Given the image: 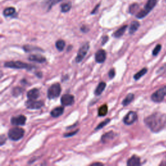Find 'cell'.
Wrapping results in <instances>:
<instances>
[{"mask_svg":"<svg viewBox=\"0 0 166 166\" xmlns=\"http://www.w3.org/2000/svg\"><path fill=\"white\" fill-rule=\"evenodd\" d=\"M74 96L73 95L69 94V93H66V94L63 95L61 99V104L64 106H71L74 103Z\"/></svg>","mask_w":166,"mask_h":166,"instance_id":"obj_10","label":"cell"},{"mask_svg":"<svg viewBox=\"0 0 166 166\" xmlns=\"http://www.w3.org/2000/svg\"><path fill=\"white\" fill-rule=\"evenodd\" d=\"M26 122V117L23 115H19L18 116L12 117L11 119L12 125L16 126L24 125Z\"/></svg>","mask_w":166,"mask_h":166,"instance_id":"obj_11","label":"cell"},{"mask_svg":"<svg viewBox=\"0 0 166 166\" xmlns=\"http://www.w3.org/2000/svg\"><path fill=\"white\" fill-rule=\"evenodd\" d=\"M134 95L133 93H129L127 97L124 99V100L122 102V105L123 106H127L129 105L132 101L134 100Z\"/></svg>","mask_w":166,"mask_h":166,"instance_id":"obj_21","label":"cell"},{"mask_svg":"<svg viewBox=\"0 0 166 166\" xmlns=\"http://www.w3.org/2000/svg\"><path fill=\"white\" fill-rule=\"evenodd\" d=\"M138 119V115L134 111H130L123 118V122L125 125H130L134 123Z\"/></svg>","mask_w":166,"mask_h":166,"instance_id":"obj_8","label":"cell"},{"mask_svg":"<svg viewBox=\"0 0 166 166\" xmlns=\"http://www.w3.org/2000/svg\"><path fill=\"white\" fill-rule=\"evenodd\" d=\"M6 137L5 136H4L3 134L1 136V138H0V142H1V143H0V145L1 146H3V145L6 142Z\"/></svg>","mask_w":166,"mask_h":166,"instance_id":"obj_34","label":"cell"},{"mask_svg":"<svg viewBox=\"0 0 166 166\" xmlns=\"http://www.w3.org/2000/svg\"><path fill=\"white\" fill-rule=\"evenodd\" d=\"M29 61H32V62H36L38 63H44L46 61V58L43 57L39 55H30L28 58Z\"/></svg>","mask_w":166,"mask_h":166,"instance_id":"obj_14","label":"cell"},{"mask_svg":"<svg viewBox=\"0 0 166 166\" xmlns=\"http://www.w3.org/2000/svg\"><path fill=\"white\" fill-rule=\"evenodd\" d=\"M79 131V130H77L74 132H71V133H66V134H64V137H70V136H74L77 133V132Z\"/></svg>","mask_w":166,"mask_h":166,"instance_id":"obj_35","label":"cell"},{"mask_svg":"<svg viewBox=\"0 0 166 166\" xmlns=\"http://www.w3.org/2000/svg\"><path fill=\"white\" fill-rule=\"evenodd\" d=\"M108 38L107 36H105L104 37H103V40H102V45H105L106 43V42L108 41Z\"/></svg>","mask_w":166,"mask_h":166,"instance_id":"obj_36","label":"cell"},{"mask_svg":"<svg viewBox=\"0 0 166 166\" xmlns=\"http://www.w3.org/2000/svg\"><path fill=\"white\" fill-rule=\"evenodd\" d=\"M93 165H102L101 163H95V164H92Z\"/></svg>","mask_w":166,"mask_h":166,"instance_id":"obj_39","label":"cell"},{"mask_svg":"<svg viewBox=\"0 0 166 166\" xmlns=\"http://www.w3.org/2000/svg\"><path fill=\"white\" fill-rule=\"evenodd\" d=\"M99 5H100L99 4V5H97L95 7L94 9H93V11L92 12V14H95V13H96V12L97 11V9H98V7H99Z\"/></svg>","mask_w":166,"mask_h":166,"instance_id":"obj_37","label":"cell"},{"mask_svg":"<svg viewBox=\"0 0 166 166\" xmlns=\"http://www.w3.org/2000/svg\"><path fill=\"white\" fill-rule=\"evenodd\" d=\"M141 165L140 162V158L136 155H134L127 161V165L129 166H136Z\"/></svg>","mask_w":166,"mask_h":166,"instance_id":"obj_15","label":"cell"},{"mask_svg":"<svg viewBox=\"0 0 166 166\" xmlns=\"http://www.w3.org/2000/svg\"><path fill=\"white\" fill-rule=\"evenodd\" d=\"M145 123L154 133L161 131L166 126V115L154 113L145 119Z\"/></svg>","mask_w":166,"mask_h":166,"instance_id":"obj_1","label":"cell"},{"mask_svg":"<svg viewBox=\"0 0 166 166\" xmlns=\"http://www.w3.org/2000/svg\"><path fill=\"white\" fill-rule=\"evenodd\" d=\"M147 72V68H143L142 70H141L140 71H139L138 73H136L134 75V79L135 80H138L140 78L143 77L144 75H146V73Z\"/></svg>","mask_w":166,"mask_h":166,"instance_id":"obj_24","label":"cell"},{"mask_svg":"<svg viewBox=\"0 0 166 166\" xmlns=\"http://www.w3.org/2000/svg\"><path fill=\"white\" fill-rule=\"evenodd\" d=\"M157 2V0H148V2L146 6L144 7L143 9L140 11L138 13L136 14V18L139 19L143 18L144 17H146L149 12L155 7Z\"/></svg>","mask_w":166,"mask_h":166,"instance_id":"obj_3","label":"cell"},{"mask_svg":"<svg viewBox=\"0 0 166 166\" xmlns=\"http://www.w3.org/2000/svg\"><path fill=\"white\" fill-rule=\"evenodd\" d=\"M138 8H139V5L137 3H134V4H133V5H131L129 7L130 13L132 14H134L135 12L137 11V10L138 9Z\"/></svg>","mask_w":166,"mask_h":166,"instance_id":"obj_29","label":"cell"},{"mask_svg":"<svg viewBox=\"0 0 166 166\" xmlns=\"http://www.w3.org/2000/svg\"><path fill=\"white\" fill-rule=\"evenodd\" d=\"M71 8V4L70 3H64L61 5V11L62 12H67L69 11Z\"/></svg>","mask_w":166,"mask_h":166,"instance_id":"obj_27","label":"cell"},{"mask_svg":"<svg viewBox=\"0 0 166 166\" xmlns=\"http://www.w3.org/2000/svg\"><path fill=\"white\" fill-rule=\"evenodd\" d=\"M166 96V86L160 88L159 90L152 93L151 96V99L155 103H160Z\"/></svg>","mask_w":166,"mask_h":166,"instance_id":"obj_6","label":"cell"},{"mask_svg":"<svg viewBox=\"0 0 166 166\" xmlns=\"http://www.w3.org/2000/svg\"><path fill=\"white\" fill-rule=\"evenodd\" d=\"M4 66L8 68H14V69H25L27 70H32L33 67H35L32 65L25 64L20 61H10L7 62L4 64Z\"/></svg>","mask_w":166,"mask_h":166,"instance_id":"obj_2","label":"cell"},{"mask_svg":"<svg viewBox=\"0 0 166 166\" xmlns=\"http://www.w3.org/2000/svg\"><path fill=\"white\" fill-rule=\"evenodd\" d=\"M127 28V25H123V27H121V28L117 29V30L113 34V36L115 38H120V37H121L123 35V34L125 33Z\"/></svg>","mask_w":166,"mask_h":166,"instance_id":"obj_19","label":"cell"},{"mask_svg":"<svg viewBox=\"0 0 166 166\" xmlns=\"http://www.w3.org/2000/svg\"><path fill=\"white\" fill-rule=\"evenodd\" d=\"M55 45H56V48L59 52H62L65 48L66 43L63 40H58V41H57Z\"/></svg>","mask_w":166,"mask_h":166,"instance_id":"obj_25","label":"cell"},{"mask_svg":"<svg viewBox=\"0 0 166 166\" xmlns=\"http://www.w3.org/2000/svg\"><path fill=\"white\" fill-rule=\"evenodd\" d=\"M106 58V52L103 49L97 51L95 55V60L97 63H103L105 61Z\"/></svg>","mask_w":166,"mask_h":166,"instance_id":"obj_12","label":"cell"},{"mask_svg":"<svg viewBox=\"0 0 166 166\" xmlns=\"http://www.w3.org/2000/svg\"><path fill=\"white\" fill-rule=\"evenodd\" d=\"M161 48V45L160 44H158L156 47L154 49V50L152 51V55H154V56H156L159 53V52H160Z\"/></svg>","mask_w":166,"mask_h":166,"instance_id":"obj_31","label":"cell"},{"mask_svg":"<svg viewBox=\"0 0 166 166\" xmlns=\"http://www.w3.org/2000/svg\"><path fill=\"white\" fill-rule=\"evenodd\" d=\"M61 1L62 0H45L44 3L46 5H48L49 9H50V8L52 7V6H53L54 5H55V4H57Z\"/></svg>","mask_w":166,"mask_h":166,"instance_id":"obj_26","label":"cell"},{"mask_svg":"<svg viewBox=\"0 0 166 166\" xmlns=\"http://www.w3.org/2000/svg\"><path fill=\"white\" fill-rule=\"evenodd\" d=\"M23 49H24V51L25 52H31V51H33V50L42 51V49H41L40 48H37V47L36 48V47H35V46H31V45H24Z\"/></svg>","mask_w":166,"mask_h":166,"instance_id":"obj_28","label":"cell"},{"mask_svg":"<svg viewBox=\"0 0 166 166\" xmlns=\"http://www.w3.org/2000/svg\"><path fill=\"white\" fill-rule=\"evenodd\" d=\"M115 75H116V71H115L114 68H112V69L110 70L108 72V77L110 79H112L115 77Z\"/></svg>","mask_w":166,"mask_h":166,"instance_id":"obj_33","label":"cell"},{"mask_svg":"<svg viewBox=\"0 0 166 166\" xmlns=\"http://www.w3.org/2000/svg\"><path fill=\"white\" fill-rule=\"evenodd\" d=\"M139 27V23L137 21H134L131 23L130 26L129 28V33L131 34V35H133L134 34L136 31L138 30V29Z\"/></svg>","mask_w":166,"mask_h":166,"instance_id":"obj_20","label":"cell"},{"mask_svg":"<svg viewBox=\"0 0 166 166\" xmlns=\"http://www.w3.org/2000/svg\"><path fill=\"white\" fill-rule=\"evenodd\" d=\"M106 88V83L105 82H101L98 86H97L95 90V95L96 96H100L103 92L105 90Z\"/></svg>","mask_w":166,"mask_h":166,"instance_id":"obj_18","label":"cell"},{"mask_svg":"<svg viewBox=\"0 0 166 166\" xmlns=\"http://www.w3.org/2000/svg\"><path fill=\"white\" fill-rule=\"evenodd\" d=\"M25 134V131L23 129L19 127H14L9 130L8 133V136L12 141H18L22 139Z\"/></svg>","mask_w":166,"mask_h":166,"instance_id":"obj_4","label":"cell"},{"mask_svg":"<svg viewBox=\"0 0 166 166\" xmlns=\"http://www.w3.org/2000/svg\"><path fill=\"white\" fill-rule=\"evenodd\" d=\"M40 96V90L38 88H33L29 90L27 93V97L29 99L36 100Z\"/></svg>","mask_w":166,"mask_h":166,"instance_id":"obj_13","label":"cell"},{"mask_svg":"<svg viewBox=\"0 0 166 166\" xmlns=\"http://www.w3.org/2000/svg\"><path fill=\"white\" fill-rule=\"evenodd\" d=\"M64 111V108L63 106H58V107L54 108L50 114L52 117H58L63 114Z\"/></svg>","mask_w":166,"mask_h":166,"instance_id":"obj_16","label":"cell"},{"mask_svg":"<svg viewBox=\"0 0 166 166\" xmlns=\"http://www.w3.org/2000/svg\"><path fill=\"white\" fill-rule=\"evenodd\" d=\"M110 121V119H106V120H105L104 121L101 122V123H99V124L98 125H97V127L96 128V130H99V129H101L102 128H103V127H105L106 125H107Z\"/></svg>","mask_w":166,"mask_h":166,"instance_id":"obj_30","label":"cell"},{"mask_svg":"<svg viewBox=\"0 0 166 166\" xmlns=\"http://www.w3.org/2000/svg\"><path fill=\"white\" fill-rule=\"evenodd\" d=\"M108 112V106L107 105H104L99 107L98 110V116L100 117L105 116Z\"/></svg>","mask_w":166,"mask_h":166,"instance_id":"obj_22","label":"cell"},{"mask_svg":"<svg viewBox=\"0 0 166 166\" xmlns=\"http://www.w3.org/2000/svg\"><path fill=\"white\" fill-rule=\"evenodd\" d=\"M61 93V87L60 84L55 83L52 85L48 89V97L49 99L57 98Z\"/></svg>","mask_w":166,"mask_h":166,"instance_id":"obj_5","label":"cell"},{"mask_svg":"<svg viewBox=\"0 0 166 166\" xmlns=\"http://www.w3.org/2000/svg\"><path fill=\"white\" fill-rule=\"evenodd\" d=\"M16 12L15 8L14 7H7L6 8H5L3 11V15L8 17V16H11L12 15H13Z\"/></svg>","mask_w":166,"mask_h":166,"instance_id":"obj_23","label":"cell"},{"mask_svg":"<svg viewBox=\"0 0 166 166\" xmlns=\"http://www.w3.org/2000/svg\"><path fill=\"white\" fill-rule=\"evenodd\" d=\"M81 31L83 32H87L88 31V29L86 28L85 26H83V27H81Z\"/></svg>","mask_w":166,"mask_h":166,"instance_id":"obj_38","label":"cell"},{"mask_svg":"<svg viewBox=\"0 0 166 166\" xmlns=\"http://www.w3.org/2000/svg\"><path fill=\"white\" fill-rule=\"evenodd\" d=\"M89 49H90V44H89V42H86V43H84L80 47L75 58V61L77 63H80L83 60L85 56L86 55Z\"/></svg>","mask_w":166,"mask_h":166,"instance_id":"obj_7","label":"cell"},{"mask_svg":"<svg viewBox=\"0 0 166 166\" xmlns=\"http://www.w3.org/2000/svg\"><path fill=\"white\" fill-rule=\"evenodd\" d=\"M115 136V134L114 133L113 131L108 132V133H106L105 134L103 135L101 138V141L103 143L108 142L110 140L112 139Z\"/></svg>","mask_w":166,"mask_h":166,"instance_id":"obj_17","label":"cell"},{"mask_svg":"<svg viewBox=\"0 0 166 166\" xmlns=\"http://www.w3.org/2000/svg\"><path fill=\"white\" fill-rule=\"evenodd\" d=\"M25 106L29 109H39L44 106V102L41 101H35L29 99L25 102Z\"/></svg>","mask_w":166,"mask_h":166,"instance_id":"obj_9","label":"cell"},{"mask_svg":"<svg viewBox=\"0 0 166 166\" xmlns=\"http://www.w3.org/2000/svg\"><path fill=\"white\" fill-rule=\"evenodd\" d=\"M21 93H22V89L19 87L14 88L12 90V95L14 96H18Z\"/></svg>","mask_w":166,"mask_h":166,"instance_id":"obj_32","label":"cell"}]
</instances>
